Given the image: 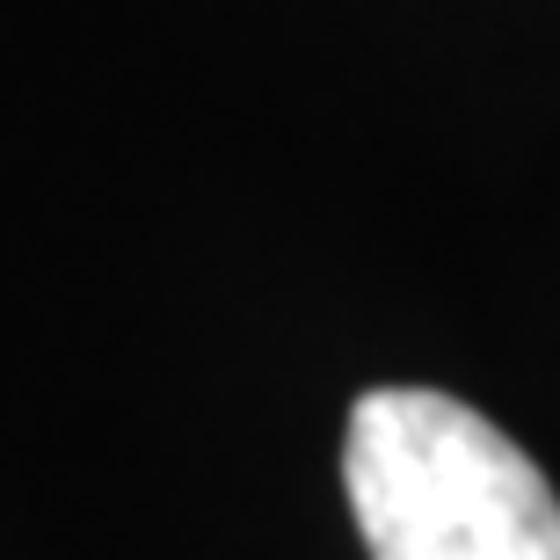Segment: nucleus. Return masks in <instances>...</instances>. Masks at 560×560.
<instances>
[{
  "mask_svg": "<svg viewBox=\"0 0 560 560\" xmlns=\"http://www.w3.org/2000/svg\"><path fill=\"white\" fill-rule=\"evenodd\" d=\"M342 488L372 560H560V495L539 458L436 386L350 400Z\"/></svg>",
  "mask_w": 560,
  "mask_h": 560,
  "instance_id": "nucleus-1",
  "label": "nucleus"
}]
</instances>
